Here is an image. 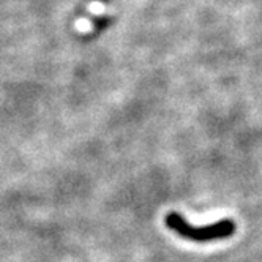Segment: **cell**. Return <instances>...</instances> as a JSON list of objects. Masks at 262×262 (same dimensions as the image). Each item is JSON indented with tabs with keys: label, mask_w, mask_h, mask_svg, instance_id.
<instances>
[{
	"label": "cell",
	"mask_w": 262,
	"mask_h": 262,
	"mask_svg": "<svg viewBox=\"0 0 262 262\" xmlns=\"http://www.w3.org/2000/svg\"><path fill=\"white\" fill-rule=\"evenodd\" d=\"M166 224L171 231L177 232L183 238L194 242H212L218 238H228L235 232V223L231 220H221L212 224H204V226H193L176 212L166 216Z\"/></svg>",
	"instance_id": "cell-1"
}]
</instances>
